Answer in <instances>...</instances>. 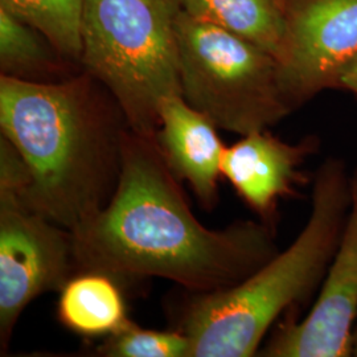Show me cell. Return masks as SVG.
<instances>
[{"label": "cell", "mask_w": 357, "mask_h": 357, "mask_svg": "<svg viewBox=\"0 0 357 357\" xmlns=\"http://www.w3.org/2000/svg\"><path fill=\"white\" fill-rule=\"evenodd\" d=\"M155 138L128 128L109 204L70 231L79 271L156 277L190 293L240 283L278 253L273 225L237 221L208 229L192 212Z\"/></svg>", "instance_id": "cell-1"}, {"label": "cell", "mask_w": 357, "mask_h": 357, "mask_svg": "<svg viewBox=\"0 0 357 357\" xmlns=\"http://www.w3.org/2000/svg\"><path fill=\"white\" fill-rule=\"evenodd\" d=\"M0 128L29 169L26 206L73 231L109 204L130 126L88 72L56 82L0 76Z\"/></svg>", "instance_id": "cell-2"}, {"label": "cell", "mask_w": 357, "mask_h": 357, "mask_svg": "<svg viewBox=\"0 0 357 357\" xmlns=\"http://www.w3.org/2000/svg\"><path fill=\"white\" fill-rule=\"evenodd\" d=\"M352 174L330 158L314 175L311 211L294 243L229 289L191 293L178 321L191 357L258 355L270 327L283 312L320 289L337 249L351 206Z\"/></svg>", "instance_id": "cell-3"}, {"label": "cell", "mask_w": 357, "mask_h": 357, "mask_svg": "<svg viewBox=\"0 0 357 357\" xmlns=\"http://www.w3.org/2000/svg\"><path fill=\"white\" fill-rule=\"evenodd\" d=\"M178 0H86L81 66L122 109L128 126L155 138L159 107L181 96Z\"/></svg>", "instance_id": "cell-4"}, {"label": "cell", "mask_w": 357, "mask_h": 357, "mask_svg": "<svg viewBox=\"0 0 357 357\" xmlns=\"http://www.w3.org/2000/svg\"><path fill=\"white\" fill-rule=\"evenodd\" d=\"M176 35L181 97L217 128L243 137L268 130L295 110L268 52L183 11Z\"/></svg>", "instance_id": "cell-5"}, {"label": "cell", "mask_w": 357, "mask_h": 357, "mask_svg": "<svg viewBox=\"0 0 357 357\" xmlns=\"http://www.w3.org/2000/svg\"><path fill=\"white\" fill-rule=\"evenodd\" d=\"M77 268L72 233L0 195V344L4 354L26 307L38 296L60 291Z\"/></svg>", "instance_id": "cell-6"}, {"label": "cell", "mask_w": 357, "mask_h": 357, "mask_svg": "<svg viewBox=\"0 0 357 357\" xmlns=\"http://www.w3.org/2000/svg\"><path fill=\"white\" fill-rule=\"evenodd\" d=\"M284 36L277 57L282 86L298 109L337 89L357 54V0H282Z\"/></svg>", "instance_id": "cell-7"}, {"label": "cell", "mask_w": 357, "mask_h": 357, "mask_svg": "<svg viewBox=\"0 0 357 357\" xmlns=\"http://www.w3.org/2000/svg\"><path fill=\"white\" fill-rule=\"evenodd\" d=\"M357 319V169L342 238L320 284L318 298L302 320L277 326L258 355L265 357H349Z\"/></svg>", "instance_id": "cell-8"}, {"label": "cell", "mask_w": 357, "mask_h": 357, "mask_svg": "<svg viewBox=\"0 0 357 357\" xmlns=\"http://www.w3.org/2000/svg\"><path fill=\"white\" fill-rule=\"evenodd\" d=\"M318 146L315 137L293 144L268 130L255 131L225 146L221 174L262 221L273 225L280 200L293 196L299 185L306 184L302 166Z\"/></svg>", "instance_id": "cell-9"}, {"label": "cell", "mask_w": 357, "mask_h": 357, "mask_svg": "<svg viewBox=\"0 0 357 357\" xmlns=\"http://www.w3.org/2000/svg\"><path fill=\"white\" fill-rule=\"evenodd\" d=\"M160 125L155 141L172 174L191 185L200 204L212 209L218 203L221 159L225 150L217 126L193 109L181 96L165 98L159 107Z\"/></svg>", "instance_id": "cell-10"}, {"label": "cell", "mask_w": 357, "mask_h": 357, "mask_svg": "<svg viewBox=\"0 0 357 357\" xmlns=\"http://www.w3.org/2000/svg\"><path fill=\"white\" fill-rule=\"evenodd\" d=\"M57 317L70 331L84 336H109L128 323L125 298L114 277L79 271L60 290Z\"/></svg>", "instance_id": "cell-11"}, {"label": "cell", "mask_w": 357, "mask_h": 357, "mask_svg": "<svg viewBox=\"0 0 357 357\" xmlns=\"http://www.w3.org/2000/svg\"><path fill=\"white\" fill-rule=\"evenodd\" d=\"M193 19L224 29L278 57L284 36L282 0H178Z\"/></svg>", "instance_id": "cell-12"}, {"label": "cell", "mask_w": 357, "mask_h": 357, "mask_svg": "<svg viewBox=\"0 0 357 357\" xmlns=\"http://www.w3.org/2000/svg\"><path fill=\"white\" fill-rule=\"evenodd\" d=\"M69 63L38 29L0 7L1 76L56 82L75 76L66 75Z\"/></svg>", "instance_id": "cell-13"}, {"label": "cell", "mask_w": 357, "mask_h": 357, "mask_svg": "<svg viewBox=\"0 0 357 357\" xmlns=\"http://www.w3.org/2000/svg\"><path fill=\"white\" fill-rule=\"evenodd\" d=\"M86 0H0V7L38 29L64 59L81 65Z\"/></svg>", "instance_id": "cell-14"}, {"label": "cell", "mask_w": 357, "mask_h": 357, "mask_svg": "<svg viewBox=\"0 0 357 357\" xmlns=\"http://www.w3.org/2000/svg\"><path fill=\"white\" fill-rule=\"evenodd\" d=\"M100 356L191 357L190 337L181 331L146 330L128 320L97 348Z\"/></svg>", "instance_id": "cell-15"}, {"label": "cell", "mask_w": 357, "mask_h": 357, "mask_svg": "<svg viewBox=\"0 0 357 357\" xmlns=\"http://www.w3.org/2000/svg\"><path fill=\"white\" fill-rule=\"evenodd\" d=\"M337 89L348 90L357 96V54L342 70L337 81Z\"/></svg>", "instance_id": "cell-16"}, {"label": "cell", "mask_w": 357, "mask_h": 357, "mask_svg": "<svg viewBox=\"0 0 357 357\" xmlns=\"http://www.w3.org/2000/svg\"><path fill=\"white\" fill-rule=\"evenodd\" d=\"M351 356L357 357V319L354 333H352V347H351Z\"/></svg>", "instance_id": "cell-17"}]
</instances>
